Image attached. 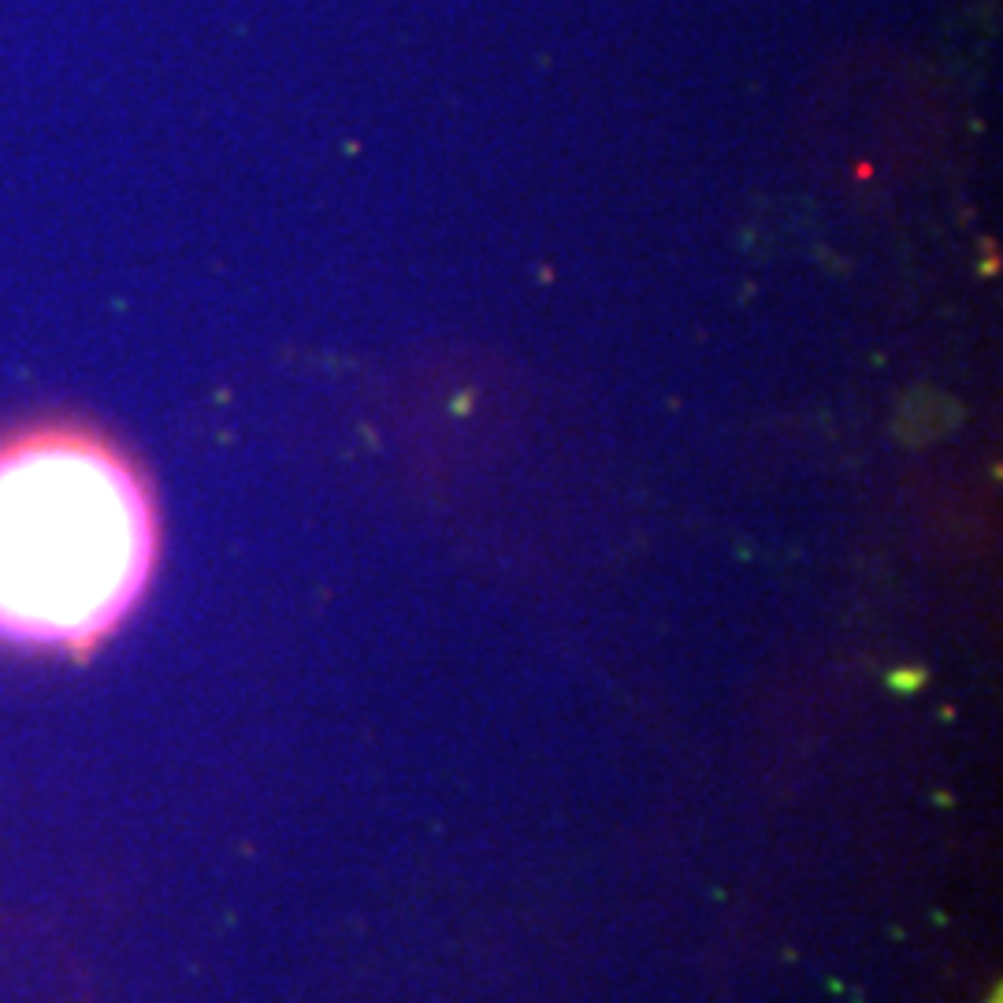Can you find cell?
Here are the masks:
<instances>
[{
    "mask_svg": "<svg viewBox=\"0 0 1003 1003\" xmlns=\"http://www.w3.org/2000/svg\"><path fill=\"white\" fill-rule=\"evenodd\" d=\"M157 509L97 435L30 431L0 443V643L90 651L142 602Z\"/></svg>",
    "mask_w": 1003,
    "mask_h": 1003,
    "instance_id": "1",
    "label": "cell"
}]
</instances>
